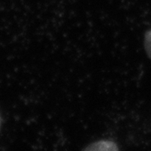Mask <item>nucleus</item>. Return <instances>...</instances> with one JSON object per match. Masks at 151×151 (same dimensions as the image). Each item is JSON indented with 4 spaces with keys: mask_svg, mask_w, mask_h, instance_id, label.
Segmentation results:
<instances>
[{
    "mask_svg": "<svg viewBox=\"0 0 151 151\" xmlns=\"http://www.w3.org/2000/svg\"><path fill=\"white\" fill-rule=\"evenodd\" d=\"M85 150L90 151H116L119 150V148L112 141L101 140L91 144Z\"/></svg>",
    "mask_w": 151,
    "mask_h": 151,
    "instance_id": "f257e3e1",
    "label": "nucleus"
},
{
    "mask_svg": "<svg viewBox=\"0 0 151 151\" xmlns=\"http://www.w3.org/2000/svg\"><path fill=\"white\" fill-rule=\"evenodd\" d=\"M145 48L146 52L149 55V57L151 59V30L148 31L145 34Z\"/></svg>",
    "mask_w": 151,
    "mask_h": 151,
    "instance_id": "f03ea898",
    "label": "nucleus"
}]
</instances>
